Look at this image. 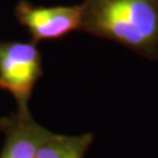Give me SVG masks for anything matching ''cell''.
<instances>
[{
  "label": "cell",
  "instance_id": "cell-1",
  "mask_svg": "<svg viewBox=\"0 0 158 158\" xmlns=\"http://www.w3.org/2000/svg\"><path fill=\"white\" fill-rule=\"evenodd\" d=\"M81 5V29L158 60V0H85Z\"/></svg>",
  "mask_w": 158,
  "mask_h": 158
},
{
  "label": "cell",
  "instance_id": "cell-2",
  "mask_svg": "<svg viewBox=\"0 0 158 158\" xmlns=\"http://www.w3.org/2000/svg\"><path fill=\"white\" fill-rule=\"evenodd\" d=\"M42 75L41 54L31 42H0V89L17 102V111H29L34 85Z\"/></svg>",
  "mask_w": 158,
  "mask_h": 158
},
{
  "label": "cell",
  "instance_id": "cell-3",
  "mask_svg": "<svg viewBox=\"0 0 158 158\" xmlns=\"http://www.w3.org/2000/svg\"><path fill=\"white\" fill-rule=\"evenodd\" d=\"M15 15L35 40L60 39L82 26V5L44 7L20 1Z\"/></svg>",
  "mask_w": 158,
  "mask_h": 158
},
{
  "label": "cell",
  "instance_id": "cell-4",
  "mask_svg": "<svg viewBox=\"0 0 158 158\" xmlns=\"http://www.w3.org/2000/svg\"><path fill=\"white\" fill-rule=\"evenodd\" d=\"M53 132L33 118L31 111L11 115L5 130V143L0 158H35L39 148Z\"/></svg>",
  "mask_w": 158,
  "mask_h": 158
},
{
  "label": "cell",
  "instance_id": "cell-5",
  "mask_svg": "<svg viewBox=\"0 0 158 158\" xmlns=\"http://www.w3.org/2000/svg\"><path fill=\"white\" fill-rule=\"evenodd\" d=\"M93 139L91 134L66 136L53 132L39 148L35 158H85Z\"/></svg>",
  "mask_w": 158,
  "mask_h": 158
},
{
  "label": "cell",
  "instance_id": "cell-6",
  "mask_svg": "<svg viewBox=\"0 0 158 158\" xmlns=\"http://www.w3.org/2000/svg\"><path fill=\"white\" fill-rule=\"evenodd\" d=\"M10 121H11V116H8V117H0V131L5 132V130L7 129V127L10 124Z\"/></svg>",
  "mask_w": 158,
  "mask_h": 158
}]
</instances>
